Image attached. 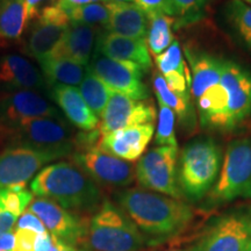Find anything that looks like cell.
Instances as JSON below:
<instances>
[{
	"label": "cell",
	"instance_id": "e575fe53",
	"mask_svg": "<svg viewBox=\"0 0 251 251\" xmlns=\"http://www.w3.org/2000/svg\"><path fill=\"white\" fill-rule=\"evenodd\" d=\"M137 6L146 12L147 15L165 14L172 18H178V12L172 0H133Z\"/></svg>",
	"mask_w": 251,
	"mask_h": 251
},
{
	"label": "cell",
	"instance_id": "8fae6325",
	"mask_svg": "<svg viewBox=\"0 0 251 251\" xmlns=\"http://www.w3.org/2000/svg\"><path fill=\"white\" fill-rule=\"evenodd\" d=\"M71 159L97 184L127 187L135 180V166L130 162L103 152L97 147L72 152Z\"/></svg>",
	"mask_w": 251,
	"mask_h": 251
},
{
	"label": "cell",
	"instance_id": "5bb4252c",
	"mask_svg": "<svg viewBox=\"0 0 251 251\" xmlns=\"http://www.w3.org/2000/svg\"><path fill=\"white\" fill-rule=\"evenodd\" d=\"M28 211L36 215L51 236L62 243L76 247L77 243L86 237L89 225L78 215L72 214L51 200L37 198L31 201Z\"/></svg>",
	"mask_w": 251,
	"mask_h": 251
},
{
	"label": "cell",
	"instance_id": "b9f144b4",
	"mask_svg": "<svg viewBox=\"0 0 251 251\" xmlns=\"http://www.w3.org/2000/svg\"><path fill=\"white\" fill-rule=\"evenodd\" d=\"M103 0H57V6L61 7L63 11L68 12L72 8L79 7V6L94 4V2H100Z\"/></svg>",
	"mask_w": 251,
	"mask_h": 251
},
{
	"label": "cell",
	"instance_id": "5b68a950",
	"mask_svg": "<svg viewBox=\"0 0 251 251\" xmlns=\"http://www.w3.org/2000/svg\"><path fill=\"white\" fill-rule=\"evenodd\" d=\"M240 198L251 200L250 139H237L229 143L221 174L211 192L213 203H225Z\"/></svg>",
	"mask_w": 251,
	"mask_h": 251
},
{
	"label": "cell",
	"instance_id": "7402d4cb",
	"mask_svg": "<svg viewBox=\"0 0 251 251\" xmlns=\"http://www.w3.org/2000/svg\"><path fill=\"white\" fill-rule=\"evenodd\" d=\"M185 56L191 67V96L197 101L207 90L220 83L222 59L206 52H196L186 48H185Z\"/></svg>",
	"mask_w": 251,
	"mask_h": 251
},
{
	"label": "cell",
	"instance_id": "6da1fadb",
	"mask_svg": "<svg viewBox=\"0 0 251 251\" xmlns=\"http://www.w3.org/2000/svg\"><path fill=\"white\" fill-rule=\"evenodd\" d=\"M117 201L141 233L158 240L181 233L194 216L181 200L143 188H126L117 194Z\"/></svg>",
	"mask_w": 251,
	"mask_h": 251
},
{
	"label": "cell",
	"instance_id": "277c9868",
	"mask_svg": "<svg viewBox=\"0 0 251 251\" xmlns=\"http://www.w3.org/2000/svg\"><path fill=\"white\" fill-rule=\"evenodd\" d=\"M86 238L97 251H137L146 237L120 207L103 201L87 226Z\"/></svg>",
	"mask_w": 251,
	"mask_h": 251
},
{
	"label": "cell",
	"instance_id": "52a82bcc",
	"mask_svg": "<svg viewBox=\"0 0 251 251\" xmlns=\"http://www.w3.org/2000/svg\"><path fill=\"white\" fill-rule=\"evenodd\" d=\"M178 148L155 147L141 157L135 165V178L143 188L181 199L177 183Z\"/></svg>",
	"mask_w": 251,
	"mask_h": 251
},
{
	"label": "cell",
	"instance_id": "836d02e7",
	"mask_svg": "<svg viewBox=\"0 0 251 251\" xmlns=\"http://www.w3.org/2000/svg\"><path fill=\"white\" fill-rule=\"evenodd\" d=\"M211 1L212 0H172L177 8L178 18H180L185 24L196 21L201 17Z\"/></svg>",
	"mask_w": 251,
	"mask_h": 251
},
{
	"label": "cell",
	"instance_id": "d6a6232c",
	"mask_svg": "<svg viewBox=\"0 0 251 251\" xmlns=\"http://www.w3.org/2000/svg\"><path fill=\"white\" fill-rule=\"evenodd\" d=\"M176 114L168 106L159 103L158 125L155 135V144L157 147L168 146L178 148L177 139L175 133Z\"/></svg>",
	"mask_w": 251,
	"mask_h": 251
},
{
	"label": "cell",
	"instance_id": "60d3db41",
	"mask_svg": "<svg viewBox=\"0 0 251 251\" xmlns=\"http://www.w3.org/2000/svg\"><path fill=\"white\" fill-rule=\"evenodd\" d=\"M52 244H54V237L51 236L49 231L39 234L37 235L34 251H50V249L52 248Z\"/></svg>",
	"mask_w": 251,
	"mask_h": 251
},
{
	"label": "cell",
	"instance_id": "83f0119b",
	"mask_svg": "<svg viewBox=\"0 0 251 251\" xmlns=\"http://www.w3.org/2000/svg\"><path fill=\"white\" fill-rule=\"evenodd\" d=\"M149 27L147 34V43L149 51L157 56L165 51L174 42L172 27L176 24V19L165 14L148 15Z\"/></svg>",
	"mask_w": 251,
	"mask_h": 251
},
{
	"label": "cell",
	"instance_id": "44dd1931",
	"mask_svg": "<svg viewBox=\"0 0 251 251\" xmlns=\"http://www.w3.org/2000/svg\"><path fill=\"white\" fill-rule=\"evenodd\" d=\"M99 31L98 27L70 21L62 42L51 57H64L89 67Z\"/></svg>",
	"mask_w": 251,
	"mask_h": 251
},
{
	"label": "cell",
	"instance_id": "3957f363",
	"mask_svg": "<svg viewBox=\"0 0 251 251\" xmlns=\"http://www.w3.org/2000/svg\"><path fill=\"white\" fill-rule=\"evenodd\" d=\"M222 152L212 139H197L181 150L177 168V183L183 196L199 201L214 186L221 169Z\"/></svg>",
	"mask_w": 251,
	"mask_h": 251
},
{
	"label": "cell",
	"instance_id": "f546056e",
	"mask_svg": "<svg viewBox=\"0 0 251 251\" xmlns=\"http://www.w3.org/2000/svg\"><path fill=\"white\" fill-rule=\"evenodd\" d=\"M225 14L236 35L251 52V6L243 0H229Z\"/></svg>",
	"mask_w": 251,
	"mask_h": 251
},
{
	"label": "cell",
	"instance_id": "f35d334b",
	"mask_svg": "<svg viewBox=\"0 0 251 251\" xmlns=\"http://www.w3.org/2000/svg\"><path fill=\"white\" fill-rule=\"evenodd\" d=\"M56 4H57V0H25V7H26L28 21L34 20V19L39 17L42 9Z\"/></svg>",
	"mask_w": 251,
	"mask_h": 251
},
{
	"label": "cell",
	"instance_id": "7c38bea8",
	"mask_svg": "<svg viewBox=\"0 0 251 251\" xmlns=\"http://www.w3.org/2000/svg\"><path fill=\"white\" fill-rule=\"evenodd\" d=\"M251 234L249 213L222 216L188 251H246Z\"/></svg>",
	"mask_w": 251,
	"mask_h": 251
},
{
	"label": "cell",
	"instance_id": "4316f807",
	"mask_svg": "<svg viewBox=\"0 0 251 251\" xmlns=\"http://www.w3.org/2000/svg\"><path fill=\"white\" fill-rule=\"evenodd\" d=\"M27 23L25 0H0V40H19Z\"/></svg>",
	"mask_w": 251,
	"mask_h": 251
},
{
	"label": "cell",
	"instance_id": "74e56055",
	"mask_svg": "<svg viewBox=\"0 0 251 251\" xmlns=\"http://www.w3.org/2000/svg\"><path fill=\"white\" fill-rule=\"evenodd\" d=\"M17 229H29V230L35 231L36 234H43L48 231L42 221L29 211H26L18 219Z\"/></svg>",
	"mask_w": 251,
	"mask_h": 251
},
{
	"label": "cell",
	"instance_id": "bcb514c9",
	"mask_svg": "<svg viewBox=\"0 0 251 251\" xmlns=\"http://www.w3.org/2000/svg\"><path fill=\"white\" fill-rule=\"evenodd\" d=\"M103 1H127V2H130V1H133V0H103Z\"/></svg>",
	"mask_w": 251,
	"mask_h": 251
},
{
	"label": "cell",
	"instance_id": "7bdbcfd3",
	"mask_svg": "<svg viewBox=\"0 0 251 251\" xmlns=\"http://www.w3.org/2000/svg\"><path fill=\"white\" fill-rule=\"evenodd\" d=\"M14 234L12 231L0 235V251H13Z\"/></svg>",
	"mask_w": 251,
	"mask_h": 251
},
{
	"label": "cell",
	"instance_id": "603a6c76",
	"mask_svg": "<svg viewBox=\"0 0 251 251\" xmlns=\"http://www.w3.org/2000/svg\"><path fill=\"white\" fill-rule=\"evenodd\" d=\"M155 63L158 72L172 91L183 96H191V76L177 40H175L165 51L155 56Z\"/></svg>",
	"mask_w": 251,
	"mask_h": 251
},
{
	"label": "cell",
	"instance_id": "ab89813d",
	"mask_svg": "<svg viewBox=\"0 0 251 251\" xmlns=\"http://www.w3.org/2000/svg\"><path fill=\"white\" fill-rule=\"evenodd\" d=\"M18 219V216L0 208V235L12 231V229L17 225Z\"/></svg>",
	"mask_w": 251,
	"mask_h": 251
},
{
	"label": "cell",
	"instance_id": "e0dca14e",
	"mask_svg": "<svg viewBox=\"0 0 251 251\" xmlns=\"http://www.w3.org/2000/svg\"><path fill=\"white\" fill-rule=\"evenodd\" d=\"M106 57L115 61L134 63L146 72L151 69V57L146 39H134L108 33L99 31L96 40V50Z\"/></svg>",
	"mask_w": 251,
	"mask_h": 251
},
{
	"label": "cell",
	"instance_id": "ba28073f",
	"mask_svg": "<svg viewBox=\"0 0 251 251\" xmlns=\"http://www.w3.org/2000/svg\"><path fill=\"white\" fill-rule=\"evenodd\" d=\"M220 84L226 97L220 131H230L251 115V72L233 61H222Z\"/></svg>",
	"mask_w": 251,
	"mask_h": 251
},
{
	"label": "cell",
	"instance_id": "ffe728a7",
	"mask_svg": "<svg viewBox=\"0 0 251 251\" xmlns=\"http://www.w3.org/2000/svg\"><path fill=\"white\" fill-rule=\"evenodd\" d=\"M109 12L108 24L105 30L118 35L146 39L148 34L149 19L146 12L135 2L108 1Z\"/></svg>",
	"mask_w": 251,
	"mask_h": 251
},
{
	"label": "cell",
	"instance_id": "4fadbf2b",
	"mask_svg": "<svg viewBox=\"0 0 251 251\" xmlns=\"http://www.w3.org/2000/svg\"><path fill=\"white\" fill-rule=\"evenodd\" d=\"M35 118H62V114L36 91H15L0 97V131Z\"/></svg>",
	"mask_w": 251,
	"mask_h": 251
},
{
	"label": "cell",
	"instance_id": "7dc6e473",
	"mask_svg": "<svg viewBox=\"0 0 251 251\" xmlns=\"http://www.w3.org/2000/svg\"><path fill=\"white\" fill-rule=\"evenodd\" d=\"M243 1H244V2H247L248 5H250V6H251V0H243Z\"/></svg>",
	"mask_w": 251,
	"mask_h": 251
},
{
	"label": "cell",
	"instance_id": "d6986e66",
	"mask_svg": "<svg viewBox=\"0 0 251 251\" xmlns=\"http://www.w3.org/2000/svg\"><path fill=\"white\" fill-rule=\"evenodd\" d=\"M50 97L57 103L64 115L75 127L84 131H92L99 128V118L91 111L79 89L70 85L56 84L50 89Z\"/></svg>",
	"mask_w": 251,
	"mask_h": 251
},
{
	"label": "cell",
	"instance_id": "d590c367",
	"mask_svg": "<svg viewBox=\"0 0 251 251\" xmlns=\"http://www.w3.org/2000/svg\"><path fill=\"white\" fill-rule=\"evenodd\" d=\"M36 20L41 21V23L58 25V26H65V25L70 24V19H69L67 12L58 7L57 4L48 6V7L42 9Z\"/></svg>",
	"mask_w": 251,
	"mask_h": 251
},
{
	"label": "cell",
	"instance_id": "ee69618b",
	"mask_svg": "<svg viewBox=\"0 0 251 251\" xmlns=\"http://www.w3.org/2000/svg\"><path fill=\"white\" fill-rule=\"evenodd\" d=\"M64 251H87V250H81V249H78V248H76V247L68 246V244H65Z\"/></svg>",
	"mask_w": 251,
	"mask_h": 251
},
{
	"label": "cell",
	"instance_id": "ac0fdd59",
	"mask_svg": "<svg viewBox=\"0 0 251 251\" xmlns=\"http://www.w3.org/2000/svg\"><path fill=\"white\" fill-rule=\"evenodd\" d=\"M48 89L42 72L20 55L0 56V90L6 93L25 90Z\"/></svg>",
	"mask_w": 251,
	"mask_h": 251
},
{
	"label": "cell",
	"instance_id": "7a4b0ae2",
	"mask_svg": "<svg viewBox=\"0 0 251 251\" xmlns=\"http://www.w3.org/2000/svg\"><path fill=\"white\" fill-rule=\"evenodd\" d=\"M31 193L76 212L98 211L102 193L89 175L69 162L43 168L30 183Z\"/></svg>",
	"mask_w": 251,
	"mask_h": 251
},
{
	"label": "cell",
	"instance_id": "c3c4849f",
	"mask_svg": "<svg viewBox=\"0 0 251 251\" xmlns=\"http://www.w3.org/2000/svg\"><path fill=\"white\" fill-rule=\"evenodd\" d=\"M168 251H184V250H181V249H177V248H176V249H171V250H168Z\"/></svg>",
	"mask_w": 251,
	"mask_h": 251
},
{
	"label": "cell",
	"instance_id": "cb8c5ba5",
	"mask_svg": "<svg viewBox=\"0 0 251 251\" xmlns=\"http://www.w3.org/2000/svg\"><path fill=\"white\" fill-rule=\"evenodd\" d=\"M68 26L69 25L58 26L36 20L31 26L29 35L25 43V54L31 56L39 62L51 57L62 42Z\"/></svg>",
	"mask_w": 251,
	"mask_h": 251
},
{
	"label": "cell",
	"instance_id": "f6af8a7d",
	"mask_svg": "<svg viewBox=\"0 0 251 251\" xmlns=\"http://www.w3.org/2000/svg\"><path fill=\"white\" fill-rule=\"evenodd\" d=\"M246 251H251V234H250L249 241H248V244H247V249H246Z\"/></svg>",
	"mask_w": 251,
	"mask_h": 251
},
{
	"label": "cell",
	"instance_id": "9c48e42d",
	"mask_svg": "<svg viewBox=\"0 0 251 251\" xmlns=\"http://www.w3.org/2000/svg\"><path fill=\"white\" fill-rule=\"evenodd\" d=\"M68 149H34L14 147L0 153V187L26 185L48 163L72 155Z\"/></svg>",
	"mask_w": 251,
	"mask_h": 251
},
{
	"label": "cell",
	"instance_id": "4dcf8cb0",
	"mask_svg": "<svg viewBox=\"0 0 251 251\" xmlns=\"http://www.w3.org/2000/svg\"><path fill=\"white\" fill-rule=\"evenodd\" d=\"M33 201V193L25 185L0 187V208L5 209L18 218L23 215Z\"/></svg>",
	"mask_w": 251,
	"mask_h": 251
},
{
	"label": "cell",
	"instance_id": "30bf717a",
	"mask_svg": "<svg viewBox=\"0 0 251 251\" xmlns=\"http://www.w3.org/2000/svg\"><path fill=\"white\" fill-rule=\"evenodd\" d=\"M89 69L113 92L135 100L149 98V90L142 80L144 71L134 63L115 61L94 51Z\"/></svg>",
	"mask_w": 251,
	"mask_h": 251
},
{
	"label": "cell",
	"instance_id": "d4e9b609",
	"mask_svg": "<svg viewBox=\"0 0 251 251\" xmlns=\"http://www.w3.org/2000/svg\"><path fill=\"white\" fill-rule=\"evenodd\" d=\"M42 75L49 85L76 86L83 81L87 67L64 57H48L39 62Z\"/></svg>",
	"mask_w": 251,
	"mask_h": 251
},
{
	"label": "cell",
	"instance_id": "8d00e7d4",
	"mask_svg": "<svg viewBox=\"0 0 251 251\" xmlns=\"http://www.w3.org/2000/svg\"><path fill=\"white\" fill-rule=\"evenodd\" d=\"M37 235L29 229H17L14 233L13 251H34Z\"/></svg>",
	"mask_w": 251,
	"mask_h": 251
},
{
	"label": "cell",
	"instance_id": "8992f818",
	"mask_svg": "<svg viewBox=\"0 0 251 251\" xmlns=\"http://www.w3.org/2000/svg\"><path fill=\"white\" fill-rule=\"evenodd\" d=\"M14 147L34 149H68L74 151V130L63 118H35L0 131Z\"/></svg>",
	"mask_w": 251,
	"mask_h": 251
},
{
	"label": "cell",
	"instance_id": "484cf974",
	"mask_svg": "<svg viewBox=\"0 0 251 251\" xmlns=\"http://www.w3.org/2000/svg\"><path fill=\"white\" fill-rule=\"evenodd\" d=\"M152 85L158 103L171 108L185 128H193L196 124V113L191 102V96H183L172 91L158 71L153 74Z\"/></svg>",
	"mask_w": 251,
	"mask_h": 251
},
{
	"label": "cell",
	"instance_id": "2e32d148",
	"mask_svg": "<svg viewBox=\"0 0 251 251\" xmlns=\"http://www.w3.org/2000/svg\"><path fill=\"white\" fill-rule=\"evenodd\" d=\"M155 126L144 124L101 135L97 148L127 162L140 159L151 141Z\"/></svg>",
	"mask_w": 251,
	"mask_h": 251
},
{
	"label": "cell",
	"instance_id": "f1b7e54d",
	"mask_svg": "<svg viewBox=\"0 0 251 251\" xmlns=\"http://www.w3.org/2000/svg\"><path fill=\"white\" fill-rule=\"evenodd\" d=\"M79 92L91 111L100 118L105 111L113 91L87 67L85 77L79 85Z\"/></svg>",
	"mask_w": 251,
	"mask_h": 251
},
{
	"label": "cell",
	"instance_id": "1f68e13d",
	"mask_svg": "<svg viewBox=\"0 0 251 251\" xmlns=\"http://www.w3.org/2000/svg\"><path fill=\"white\" fill-rule=\"evenodd\" d=\"M67 14L70 21L90 25V26L94 27L102 26L105 28L106 25L108 24L111 12H109L107 2L106 4L94 2V4L72 8L67 12Z\"/></svg>",
	"mask_w": 251,
	"mask_h": 251
},
{
	"label": "cell",
	"instance_id": "9a60e30c",
	"mask_svg": "<svg viewBox=\"0 0 251 251\" xmlns=\"http://www.w3.org/2000/svg\"><path fill=\"white\" fill-rule=\"evenodd\" d=\"M99 131L101 135L131 127V126L153 124L156 109L147 100H135L124 94L112 92L101 117Z\"/></svg>",
	"mask_w": 251,
	"mask_h": 251
}]
</instances>
